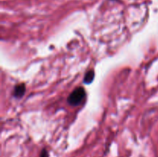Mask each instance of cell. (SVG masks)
<instances>
[{
	"label": "cell",
	"instance_id": "1",
	"mask_svg": "<svg viewBox=\"0 0 158 157\" xmlns=\"http://www.w3.org/2000/svg\"><path fill=\"white\" fill-rule=\"evenodd\" d=\"M85 97H86V91L84 88L79 86L69 94L67 99L68 103L70 106H77L81 104L82 102L84 100Z\"/></svg>",
	"mask_w": 158,
	"mask_h": 157
},
{
	"label": "cell",
	"instance_id": "2",
	"mask_svg": "<svg viewBox=\"0 0 158 157\" xmlns=\"http://www.w3.org/2000/svg\"><path fill=\"white\" fill-rule=\"evenodd\" d=\"M26 92V85L24 83L18 84L13 89V96L15 98H22Z\"/></svg>",
	"mask_w": 158,
	"mask_h": 157
},
{
	"label": "cell",
	"instance_id": "3",
	"mask_svg": "<svg viewBox=\"0 0 158 157\" xmlns=\"http://www.w3.org/2000/svg\"><path fill=\"white\" fill-rule=\"evenodd\" d=\"M94 76H95V73H94V70H89L85 74L84 78H83V83L85 84H90L94 79Z\"/></svg>",
	"mask_w": 158,
	"mask_h": 157
},
{
	"label": "cell",
	"instance_id": "4",
	"mask_svg": "<svg viewBox=\"0 0 158 157\" xmlns=\"http://www.w3.org/2000/svg\"><path fill=\"white\" fill-rule=\"evenodd\" d=\"M40 157H49V153H48V151L46 149H43L42 150L41 153H40Z\"/></svg>",
	"mask_w": 158,
	"mask_h": 157
},
{
	"label": "cell",
	"instance_id": "5",
	"mask_svg": "<svg viewBox=\"0 0 158 157\" xmlns=\"http://www.w3.org/2000/svg\"><path fill=\"white\" fill-rule=\"evenodd\" d=\"M112 1H115V0H112Z\"/></svg>",
	"mask_w": 158,
	"mask_h": 157
}]
</instances>
